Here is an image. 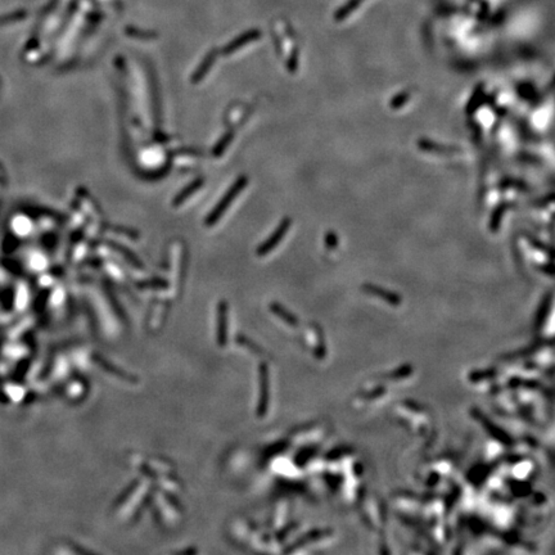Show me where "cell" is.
<instances>
[{
	"label": "cell",
	"mask_w": 555,
	"mask_h": 555,
	"mask_svg": "<svg viewBox=\"0 0 555 555\" xmlns=\"http://www.w3.org/2000/svg\"><path fill=\"white\" fill-rule=\"evenodd\" d=\"M410 96L411 95H410L409 91H402V93L397 94V95L391 100L390 107L392 108V109H400V108L404 107V105L406 104L407 100L410 99Z\"/></svg>",
	"instance_id": "cell-11"
},
{
	"label": "cell",
	"mask_w": 555,
	"mask_h": 555,
	"mask_svg": "<svg viewBox=\"0 0 555 555\" xmlns=\"http://www.w3.org/2000/svg\"><path fill=\"white\" fill-rule=\"evenodd\" d=\"M218 341H220V345H223L227 337V330H228V308L225 307V305H221L218 308Z\"/></svg>",
	"instance_id": "cell-6"
},
{
	"label": "cell",
	"mask_w": 555,
	"mask_h": 555,
	"mask_svg": "<svg viewBox=\"0 0 555 555\" xmlns=\"http://www.w3.org/2000/svg\"><path fill=\"white\" fill-rule=\"evenodd\" d=\"M325 243H326V246H328V248H336V247H337L338 238H337V236H336L335 233H331V232L326 233Z\"/></svg>",
	"instance_id": "cell-14"
},
{
	"label": "cell",
	"mask_w": 555,
	"mask_h": 555,
	"mask_svg": "<svg viewBox=\"0 0 555 555\" xmlns=\"http://www.w3.org/2000/svg\"><path fill=\"white\" fill-rule=\"evenodd\" d=\"M364 291H365L366 293L379 297V298H382L383 301H386L387 303H391V305H398V303L401 302L400 296H397V294L393 293V292L386 291V289H383V288L377 287V285H372V284L364 285Z\"/></svg>",
	"instance_id": "cell-3"
},
{
	"label": "cell",
	"mask_w": 555,
	"mask_h": 555,
	"mask_svg": "<svg viewBox=\"0 0 555 555\" xmlns=\"http://www.w3.org/2000/svg\"><path fill=\"white\" fill-rule=\"evenodd\" d=\"M248 184V177L241 176L236 183L230 186V189L228 190L227 194L221 198V201L218 202L217 206L209 212L208 217L206 218V225L207 227H212L215 223H217L221 218V216L224 215V212L230 207V204L233 203V201L236 199L239 195V193L246 188V185Z\"/></svg>",
	"instance_id": "cell-1"
},
{
	"label": "cell",
	"mask_w": 555,
	"mask_h": 555,
	"mask_svg": "<svg viewBox=\"0 0 555 555\" xmlns=\"http://www.w3.org/2000/svg\"><path fill=\"white\" fill-rule=\"evenodd\" d=\"M261 374H260V378H261V396H260V406H259V414L260 415H264L266 406L269 404V372L266 369V366H261Z\"/></svg>",
	"instance_id": "cell-4"
},
{
	"label": "cell",
	"mask_w": 555,
	"mask_h": 555,
	"mask_svg": "<svg viewBox=\"0 0 555 555\" xmlns=\"http://www.w3.org/2000/svg\"><path fill=\"white\" fill-rule=\"evenodd\" d=\"M273 311L275 312L276 315H280L282 317H284L283 320H285L288 324H296V320H294V317L292 316L289 312L285 311L284 308H283L280 305H276V303H275V305H273Z\"/></svg>",
	"instance_id": "cell-12"
},
{
	"label": "cell",
	"mask_w": 555,
	"mask_h": 555,
	"mask_svg": "<svg viewBox=\"0 0 555 555\" xmlns=\"http://www.w3.org/2000/svg\"><path fill=\"white\" fill-rule=\"evenodd\" d=\"M291 225H292V220L289 217H285L284 220H282L279 227L276 228L275 232L271 234L270 238L266 239V241L260 246L259 250H257V255H259V256H265V255H268V253H270L271 251L275 250L276 246L283 241V238H284V236L287 234L288 230L291 229Z\"/></svg>",
	"instance_id": "cell-2"
},
{
	"label": "cell",
	"mask_w": 555,
	"mask_h": 555,
	"mask_svg": "<svg viewBox=\"0 0 555 555\" xmlns=\"http://www.w3.org/2000/svg\"><path fill=\"white\" fill-rule=\"evenodd\" d=\"M508 206L509 204L506 203V202H504V203H500L496 208H495V211L492 212L491 220H490V230H491V232H497V230H499V228H500V224H501V218H503L504 213H505V211L508 209Z\"/></svg>",
	"instance_id": "cell-7"
},
{
	"label": "cell",
	"mask_w": 555,
	"mask_h": 555,
	"mask_svg": "<svg viewBox=\"0 0 555 555\" xmlns=\"http://www.w3.org/2000/svg\"><path fill=\"white\" fill-rule=\"evenodd\" d=\"M202 181L201 180H197V181H193L192 184H190L188 188H185V189L181 190L180 193H179V195L176 197V199L174 201V204H176V206H179V204L183 203L185 199H188V198L190 197V194H192L193 192H195V190L201 186Z\"/></svg>",
	"instance_id": "cell-9"
},
{
	"label": "cell",
	"mask_w": 555,
	"mask_h": 555,
	"mask_svg": "<svg viewBox=\"0 0 555 555\" xmlns=\"http://www.w3.org/2000/svg\"><path fill=\"white\" fill-rule=\"evenodd\" d=\"M232 138H233V135L230 134V133H229V134H225L224 138H223V139L220 140V143H218L217 146H216L215 151H213V154H215V156H221V154H223V152L225 151V148L229 146V143H230V140H232Z\"/></svg>",
	"instance_id": "cell-13"
},
{
	"label": "cell",
	"mask_w": 555,
	"mask_h": 555,
	"mask_svg": "<svg viewBox=\"0 0 555 555\" xmlns=\"http://www.w3.org/2000/svg\"><path fill=\"white\" fill-rule=\"evenodd\" d=\"M419 148L427 152H442V153H454V152H459V149L458 148L437 146V143L429 142V140H419Z\"/></svg>",
	"instance_id": "cell-8"
},
{
	"label": "cell",
	"mask_w": 555,
	"mask_h": 555,
	"mask_svg": "<svg viewBox=\"0 0 555 555\" xmlns=\"http://www.w3.org/2000/svg\"><path fill=\"white\" fill-rule=\"evenodd\" d=\"M482 100H483V86H478L477 87V90L473 93V95H472L471 100H469V104L468 107H467V110L472 115L477 108L480 107Z\"/></svg>",
	"instance_id": "cell-10"
},
{
	"label": "cell",
	"mask_w": 555,
	"mask_h": 555,
	"mask_svg": "<svg viewBox=\"0 0 555 555\" xmlns=\"http://www.w3.org/2000/svg\"><path fill=\"white\" fill-rule=\"evenodd\" d=\"M363 2L364 0H349L345 6L341 7L337 12H336L335 15L336 21H343L345 18L349 17L350 15H352V13L356 11V8H358Z\"/></svg>",
	"instance_id": "cell-5"
}]
</instances>
